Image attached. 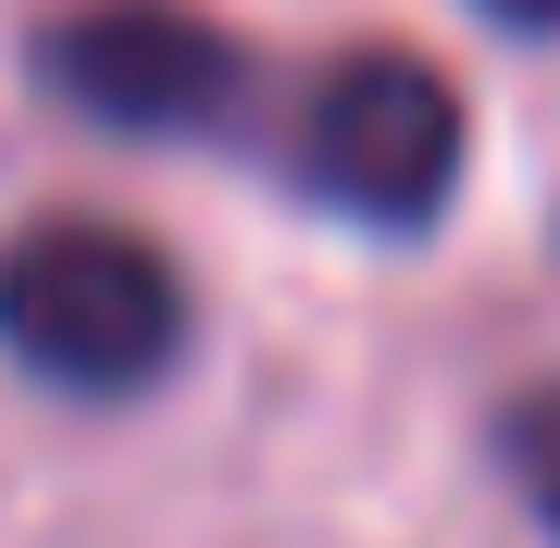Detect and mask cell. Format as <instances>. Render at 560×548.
<instances>
[{
	"instance_id": "obj_4",
	"label": "cell",
	"mask_w": 560,
	"mask_h": 548,
	"mask_svg": "<svg viewBox=\"0 0 560 548\" xmlns=\"http://www.w3.org/2000/svg\"><path fill=\"white\" fill-rule=\"evenodd\" d=\"M499 474H511V499L536 511V536L560 548V374L499 411Z\"/></svg>"
},
{
	"instance_id": "obj_3",
	"label": "cell",
	"mask_w": 560,
	"mask_h": 548,
	"mask_svg": "<svg viewBox=\"0 0 560 548\" xmlns=\"http://www.w3.org/2000/svg\"><path fill=\"white\" fill-rule=\"evenodd\" d=\"M25 75L50 88V113L138 150H237L275 113L261 50L212 25L200 0H75L25 38Z\"/></svg>"
},
{
	"instance_id": "obj_2",
	"label": "cell",
	"mask_w": 560,
	"mask_h": 548,
	"mask_svg": "<svg viewBox=\"0 0 560 548\" xmlns=\"http://www.w3.org/2000/svg\"><path fill=\"white\" fill-rule=\"evenodd\" d=\"M261 163L300 187L312 212L423 237L460 187V88L423 50H337L261 113Z\"/></svg>"
},
{
	"instance_id": "obj_5",
	"label": "cell",
	"mask_w": 560,
	"mask_h": 548,
	"mask_svg": "<svg viewBox=\"0 0 560 548\" xmlns=\"http://www.w3.org/2000/svg\"><path fill=\"white\" fill-rule=\"evenodd\" d=\"M474 13H499V25H523V38H548V25H560V0H474Z\"/></svg>"
},
{
	"instance_id": "obj_1",
	"label": "cell",
	"mask_w": 560,
	"mask_h": 548,
	"mask_svg": "<svg viewBox=\"0 0 560 548\" xmlns=\"http://www.w3.org/2000/svg\"><path fill=\"white\" fill-rule=\"evenodd\" d=\"M0 362L50 399H150L187 362V275L113 212H38L0 237Z\"/></svg>"
}]
</instances>
